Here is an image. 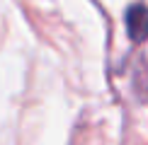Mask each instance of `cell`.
Masks as SVG:
<instances>
[{"label": "cell", "instance_id": "obj_1", "mask_svg": "<svg viewBox=\"0 0 148 145\" xmlns=\"http://www.w3.org/2000/svg\"><path fill=\"white\" fill-rule=\"evenodd\" d=\"M126 32L134 41H146L148 39V7L146 5H131L126 12Z\"/></svg>", "mask_w": 148, "mask_h": 145}]
</instances>
